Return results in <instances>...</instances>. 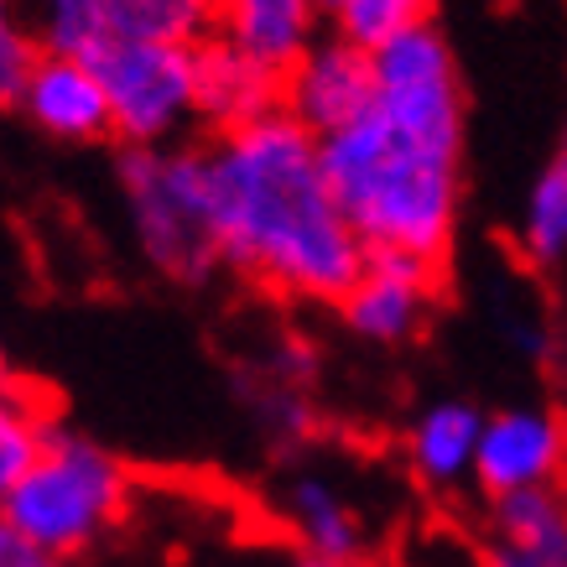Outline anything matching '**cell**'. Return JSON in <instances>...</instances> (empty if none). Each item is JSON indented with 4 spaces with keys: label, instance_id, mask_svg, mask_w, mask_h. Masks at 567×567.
Listing matches in <instances>:
<instances>
[{
    "label": "cell",
    "instance_id": "5b68a950",
    "mask_svg": "<svg viewBox=\"0 0 567 567\" xmlns=\"http://www.w3.org/2000/svg\"><path fill=\"white\" fill-rule=\"evenodd\" d=\"M84 69L100 73L121 146H173L198 121V69L183 42H110Z\"/></svg>",
    "mask_w": 567,
    "mask_h": 567
},
{
    "label": "cell",
    "instance_id": "cb8c5ba5",
    "mask_svg": "<svg viewBox=\"0 0 567 567\" xmlns=\"http://www.w3.org/2000/svg\"><path fill=\"white\" fill-rule=\"evenodd\" d=\"M297 567H349V563H328V557H308V551H302V557H297Z\"/></svg>",
    "mask_w": 567,
    "mask_h": 567
},
{
    "label": "cell",
    "instance_id": "8992f818",
    "mask_svg": "<svg viewBox=\"0 0 567 567\" xmlns=\"http://www.w3.org/2000/svg\"><path fill=\"white\" fill-rule=\"evenodd\" d=\"M370 104H375L370 52L349 48L339 37H318V48H312L292 69V79L281 84V110L318 141L349 131Z\"/></svg>",
    "mask_w": 567,
    "mask_h": 567
},
{
    "label": "cell",
    "instance_id": "d4e9b609",
    "mask_svg": "<svg viewBox=\"0 0 567 567\" xmlns=\"http://www.w3.org/2000/svg\"><path fill=\"white\" fill-rule=\"evenodd\" d=\"M563 152H567V125H563Z\"/></svg>",
    "mask_w": 567,
    "mask_h": 567
},
{
    "label": "cell",
    "instance_id": "52a82bcc",
    "mask_svg": "<svg viewBox=\"0 0 567 567\" xmlns=\"http://www.w3.org/2000/svg\"><path fill=\"white\" fill-rule=\"evenodd\" d=\"M563 458H567V432L557 416L542 412V406H505V412L484 416L474 480H480V489L489 499L551 489Z\"/></svg>",
    "mask_w": 567,
    "mask_h": 567
},
{
    "label": "cell",
    "instance_id": "ba28073f",
    "mask_svg": "<svg viewBox=\"0 0 567 567\" xmlns=\"http://www.w3.org/2000/svg\"><path fill=\"white\" fill-rule=\"evenodd\" d=\"M214 37H224L266 79L287 84L297 63L318 48L323 11L312 0H229L214 6Z\"/></svg>",
    "mask_w": 567,
    "mask_h": 567
},
{
    "label": "cell",
    "instance_id": "8fae6325",
    "mask_svg": "<svg viewBox=\"0 0 567 567\" xmlns=\"http://www.w3.org/2000/svg\"><path fill=\"white\" fill-rule=\"evenodd\" d=\"M484 416L474 401H432L427 412L412 422L406 432V458H412L416 480L432 489H447L458 480H474V458H480V437H484Z\"/></svg>",
    "mask_w": 567,
    "mask_h": 567
},
{
    "label": "cell",
    "instance_id": "d6986e66",
    "mask_svg": "<svg viewBox=\"0 0 567 567\" xmlns=\"http://www.w3.org/2000/svg\"><path fill=\"white\" fill-rule=\"evenodd\" d=\"M37 58H42V48H37V32H27V27L11 17V6H0V110L21 100L27 73H32Z\"/></svg>",
    "mask_w": 567,
    "mask_h": 567
},
{
    "label": "cell",
    "instance_id": "30bf717a",
    "mask_svg": "<svg viewBox=\"0 0 567 567\" xmlns=\"http://www.w3.org/2000/svg\"><path fill=\"white\" fill-rule=\"evenodd\" d=\"M193 69H198V121L214 125V136L281 110V84L266 79L256 63H245L224 37L208 32L193 42Z\"/></svg>",
    "mask_w": 567,
    "mask_h": 567
},
{
    "label": "cell",
    "instance_id": "ffe728a7",
    "mask_svg": "<svg viewBox=\"0 0 567 567\" xmlns=\"http://www.w3.org/2000/svg\"><path fill=\"white\" fill-rule=\"evenodd\" d=\"M260 422H266L276 437H287V443H302V437H312V427H318L308 395L297 391V385H276V391L260 395Z\"/></svg>",
    "mask_w": 567,
    "mask_h": 567
},
{
    "label": "cell",
    "instance_id": "3957f363",
    "mask_svg": "<svg viewBox=\"0 0 567 567\" xmlns=\"http://www.w3.org/2000/svg\"><path fill=\"white\" fill-rule=\"evenodd\" d=\"M115 177L131 204V229L146 266L167 281L198 287L219 271L214 245V177H208V141L177 146H121Z\"/></svg>",
    "mask_w": 567,
    "mask_h": 567
},
{
    "label": "cell",
    "instance_id": "e0dca14e",
    "mask_svg": "<svg viewBox=\"0 0 567 567\" xmlns=\"http://www.w3.org/2000/svg\"><path fill=\"white\" fill-rule=\"evenodd\" d=\"M520 250L532 266H557L567 260V152L557 146L547 167L536 173L520 214Z\"/></svg>",
    "mask_w": 567,
    "mask_h": 567
},
{
    "label": "cell",
    "instance_id": "ac0fdd59",
    "mask_svg": "<svg viewBox=\"0 0 567 567\" xmlns=\"http://www.w3.org/2000/svg\"><path fill=\"white\" fill-rule=\"evenodd\" d=\"M323 17H328V37H339V42L375 58L406 27L432 17V6H422V0H333Z\"/></svg>",
    "mask_w": 567,
    "mask_h": 567
},
{
    "label": "cell",
    "instance_id": "7c38bea8",
    "mask_svg": "<svg viewBox=\"0 0 567 567\" xmlns=\"http://www.w3.org/2000/svg\"><path fill=\"white\" fill-rule=\"evenodd\" d=\"M427 308H432V287L364 266V276L339 302V318H344L349 333H360L370 344H406V339L422 333Z\"/></svg>",
    "mask_w": 567,
    "mask_h": 567
},
{
    "label": "cell",
    "instance_id": "4fadbf2b",
    "mask_svg": "<svg viewBox=\"0 0 567 567\" xmlns=\"http://www.w3.org/2000/svg\"><path fill=\"white\" fill-rule=\"evenodd\" d=\"M287 520H292V532L302 536V547L308 557H328V563H360L364 551V526H360V511L349 505L323 474H297L287 480Z\"/></svg>",
    "mask_w": 567,
    "mask_h": 567
},
{
    "label": "cell",
    "instance_id": "6da1fadb",
    "mask_svg": "<svg viewBox=\"0 0 567 567\" xmlns=\"http://www.w3.org/2000/svg\"><path fill=\"white\" fill-rule=\"evenodd\" d=\"M375 104L339 136L318 141V162L370 250H401L443 266L464 198V79L437 11L370 58Z\"/></svg>",
    "mask_w": 567,
    "mask_h": 567
},
{
    "label": "cell",
    "instance_id": "603a6c76",
    "mask_svg": "<svg viewBox=\"0 0 567 567\" xmlns=\"http://www.w3.org/2000/svg\"><path fill=\"white\" fill-rule=\"evenodd\" d=\"M11 380H17V364H11V354H6V349H0V391H6V385H11Z\"/></svg>",
    "mask_w": 567,
    "mask_h": 567
},
{
    "label": "cell",
    "instance_id": "9c48e42d",
    "mask_svg": "<svg viewBox=\"0 0 567 567\" xmlns=\"http://www.w3.org/2000/svg\"><path fill=\"white\" fill-rule=\"evenodd\" d=\"M17 110L37 131H48L58 141H104L115 136L110 125V100H104L100 73L73 63V58H52L42 52L27 73V89H21Z\"/></svg>",
    "mask_w": 567,
    "mask_h": 567
},
{
    "label": "cell",
    "instance_id": "2e32d148",
    "mask_svg": "<svg viewBox=\"0 0 567 567\" xmlns=\"http://www.w3.org/2000/svg\"><path fill=\"white\" fill-rule=\"evenodd\" d=\"M495 542L526 551L536 567H567V499L557 489L495 499Z\"/></svg>",
    "mask_w": 567,
    "mask_h": 567
},
{
    "label": "cell",
    "instance_id": "7a4b0ae2",
    "mask_svg": "<svg viewBox=\"0 0 567 567\" xmlns=\"http://www.w3.org/2000/svg\"><path fill=\"white\" fill-rule=\"evenodd\" d=\"M208 177L214 245L229 271L276 297L333 308L344 302L364 276V245L333 204L318 136H308L287 110H271L208 141Z\"/></svg>",
    "mask_w": 567,
    "mask_h": 567
},
{
    "label": "cell",
    "instance_id": "5bb4252c",
    "mask_svg": "<svg viewBox=\"0 0 567 567\" xmlns=\"http://www.w3.org/2000/svg\"><path fill=\"white\" fill-rule=\"evenodd\" d=\"M52 427H58V412H52L48 385H32V380L17 375L0 391V511L42 458Z\"/></svg>",
    "mask_w": 567,
    "mask_h": 567
},
{
    "label": "cell",
    "instance_id": "44dd1931",
    "mask_svg": "<svg viewBox=\"0 0 567 567\" xmlns=\"http://www.w3.org/2000/svg\"><path fill=\"white\" fill-rule=\"evenodd\" d=\"M0 567H69V563H63V557H52L42 542H32L17 520L0 511Z\"/></svg>",
    "mask_w": 567,
    "mask_h": 567
},
{
    "label": "cell",
    "instance_id": "7402d4cb",
    "mask_svg": "<svg viewBox=\"0 0 567 567\" xmlns=\"http://www.w3.org/2000/svg\"><path fill=\"white\" fill-rule=\"evenodd\" d=\"M484 567H536V563L526 551L505 547V542H489V547H484Z\"/></svg>",
    "mask_w": 567,
    "mask_h": 567
},
{
    "label": "cell",
    "instance_id": "9a60e30c",
    "mask_svg": "<svg viewBox=\"0 0 567 567\" xmlns=\"http://www.w3.org/2000/svg\"><path fill=\"white\" fill-rule=\"evenodd\" d=\"M104 42H183L214 32V6L204 0H94Z\"/></svg>",
    "mask_w": 567,
    "mask_h": 567
},
{
    "label": "cell",
    "instance_id": "277c9868",
    "mask_svg": "<svg viewBox=\"0 0 567 567\" xmlns=\"http://www.w3.org/2000/svg\"><path fill=\"white\" fill-rule=\"evenodd\" d=\"M125 511H131V468L63 422L52 427L42 458L17 484V495L6 499V516L63 563L89 551L104 532H115Z\"/></svg>",
    "mask_w": 567,
    "mask_h": 567
}]
</instances>
